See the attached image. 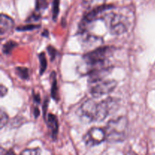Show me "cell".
Returning <instances> with one entry per match:
<instances>
[{"mask_svg": "<svg viewBox=\"0 0 155 155\" xmlns=\"http://www.w3.org/2000/svg\"><path fill=\"white\" fill-rule=\"evenodd\" d=\"M114 48L100 46L86 53L77 66V71L81 75H89L98 68L106 66L107 58L113 54Z\"/></svg>", "mask_w": 155, "mask_h": 155, "instance_id": "1", "label": "cell"}, {"mask_svg": "<svg viewBox=\"0 0 155 155\" xmlns=\"http://www.w3.org/2000/svg\"><path fill=\"white\" fill-rule=\"evenodd\" d=\"M128 128V119L121 116L109 121L104 128L106 133V140L111 143L123 142L127 137Z\"/></svg>", "mask_w": 155, "mask_h": 155, "instance_id": "2", "label": "cell"}, {"mask_svg": "<svg viewBox=\"0 0 155 155\" xmlns=\"http://www.w3.org/2000/svg\"><path fill=\"white\" fill-rule=\"evenodd\" d=\"M104 20L108 22V28L111 34L119 36L128 30L130 22L125 15L114 13L110 11Z\"/></svg>", "mask_w": 155, "mask_h": 155, "instance_id": "3", "label": "cell"}, {"mask_svg": "<svg viewBox=\"0 0 155 155\" xmlns=\"http://www.w3.org/2000/svg\"><path fill=\"white\" fill-rule=\"evenodd\" d=\"M120 107V100L114 97H108L98 102L95 122H101L111 114L114 113Z\"/></svg>", "mask_w": 155, "mask_h": 155, "instance_id": "4", "label": "cell"}, {"mask_svg": "<svg viewBox=\"0 0 155 155\" xmlns=\"http://www.w3.org/2000/svg\"><path fill=\"white\" fill-rule=\"evenodd\" d=\"M107 139L104 129L92 127L83 136V141L87 146L93 147L100 145Z\"/></svg>", "mask_w": 155, "mask_h": 155, "instance_id": "5", "label": "cell"}, {"mask_svg": "<svg viewBox=\"0 0 155 155\" xmlns=\"http://www.w3.org/2000/svg\"><path fill=\"white\" fill-rule=\"evenodd\" d=\"M98 102L93 100H87L82 104L80 108V117L84 122H95Z\"/></svg>", "mask_w": 155, "mask_h": 155, "instance_id": "6", "label": "cell"}, {"mask_svg": "<svg viewBox=\"0 0 155 155\" xmlns=\"http://www.w3.org/2000/svg\"><path fill=\"white\" fill-rule=\"evenodd\" d=\"M90 89V93L94 97H101L102 95H107L113 92L117 87V83L114 80H102L96 83L92 84Z\"/></svg>", "mask_w": 155, "mask_h": 155, "instance_id": "7", "label": "cell"}, {"mask_svg": "<svg viewBox=\"0 0 155 155\" xmlns=\"http://www.w3.org/2000/svg\"><path fill=\"white\" fill-rule=\"evenodd\" d=\"M81 44L86 51H90L101 46L103 39L96 35L91 34L86 30H83L81 33Z\"/></svg>", "mask_w": 155, "mask_h": 155, "instance_id": "8", "label": "cell"}, {"mask_svg": "<svg viewBox=\"0 0 155 155\" xmlns=\"http://www.w3.org/2000/svg\"><path fill=\"white\" fill-rule=\"evenodd\" d=\"M112 68L109 66L103 67V68H98L92 71L89 74V83L91 84H94L98 82L102 81L107 75L111 73Z\"/></svg>", "mask_w": 155, "mask_h": 155, "instance_id": "9", "label": "cell"}, {"mask_svg": "<svg viewBox=\"0 0 155 155\" xmlns=\"http://www.w3.org/2000/svg\"><path fill=\"white\" fill-rule=\"evenodd\" d=\"M14 21L8 15L2 14L0 17V36L2 39L7 36L14 27Z\"/></svg>", "mask_w": 155, "mask_h": 155, "instance_id": "10", "label": "cell"}, {"mask_svg": "<svg viewBox=\"0 0 155 155\" xmlns=\"http://www.w3.org/2000/svg\"><path fill=\"white\" fill-rule=\"evenodd\" d=\"M46 122L48 129L51 131V134L53 139H55L56 137H57L59 129L58 120L57 117L53 114L48 113L46 117Z\"/></svg>", "mask_w": 155, "mask_h": 155, "instance_id": "11", "label": "cell"}, {"mask_svg": "<svg viewBox=\"0 0 155 155\" xmlns=\"http://www.w3.org/2000/svg\"><path fill=\"white\" fill-rule=\"evenodd\" d=\"M50 77H51V97H52L53 99L56 100V101H58L59 96H58V82H57V78H56V74L54 71H52V72H51Z\"/></svg>", "mask_w": 155, "mask_h": 155, "instance_id": "12", "label": "cell"}, {"mask_svg": "<svg viewBox=\"0 0 155 155\" xmlns=\"http://www.w3.org/2000/svg\"><path fill=\"white\" fill-rule=\"evenodd\" d=\"M18 45V43L16 42H15L14 40H9L7 42L3 45L2 47V52L4 53L5 54H10L12 51V50L17 47Z\"/></svg>", "mask_w": 155, "mask_h": 155, "instance_id": "13", "label": "cell"}, {"mask_svg": "<svg viewBox=\"0 0 155 155\" xmlns=\"http://www.w3.org/2000/svg\"><path fill=\"white\" fill-rule=\"evenodd\" d=\"M39 73L42 75V74H44V72L45 71L47 68V59L45 54L44 52H41L39 54Z\"/></svg>", "mask_w": 155, "mask_h": 155, "instance_id": "14", "label": "cell"}, {"mask_svg": "<svg viewBox=\"0 0 155 155\" xmlns=\"http://www.w3.org/2000/svg\"><path fill=\"white\" fill-rule=\"evenodd\" d=\"M16 74H18L20 78L23 80H27L30 77V73L29 70L24 67H18L16 68Z\"/></svg>", "mask_w": 155, "mask_h": 155, "instance_id": "15", "label": "cell"}, {"mask_svg": "<svg viewBox=\"0 0 155 155\" xmlns=\"http://www.w3.org/2000/svg\"><path fill=\"white\" fill-rule=\"evenodd\" d=\"M84 1L89 7L94 8L98 7V6L104 5L105 0H84Z\"/></svg>", "mask_w": 155, "mask_h": 155, "instance_id": "16", "label": "cell"}, {"mask_svg": "<svg viewBox=\"0 0 155 155\" xmlns=\"http://www.w3.org/2000/svg\"><path fill=\"white\" fill-rule=\"evenodd\" d=\"M40 27L39 25H36V24H26V25L21 26V27H18L17 28V30L18 31H28V30H33L35 29H37Z\"/></svg>", "mask_w": 155, "mask_h": 155, "instance_id": "17", "label": "cell"}, {"mask_svg": "<svg viewBox=\"0 0 155 155\" xmlns=\"http://www.w3.org/2000/svg\"><path fill=\"white\" fill-rule=\"evenodd\" d=\"M59 5H60V0H54L52 8V17L54 21H56V19L58 18V15Z\"/></svg>", "mask_w": 155, "mask_h": 155, "instance_id": "18", "label": "cell"}, {"mask_svg": "<svg viewBox=\"0 0 155 155\" xmlns=\"http://www.w3.org/2000/svg\"><path fill=\"white\" fill-rule=\"evenodd\" d=\"M8 116L7 114L4 111V110H1V114H0V126L1 128L4 127L6 125L8 122Z\"/></svg>", "mask_w": 155, "mask_h": 155, "instance_id": "19", "label": "cell"}, {"mask_svg": "<svg viewBox=\"0 0 155 155\" xmlns=\"http://www.w3.org/2000/svg\"><path fill=\"white\" fill-rule=\"evenodd\" d=\"M40 153L41 151L39 148H32L24 150L20 155H40Z\"/></svg>", "mask_w": 155, "mask_h": 155, "instance_id": "20", "label": "cell"}, {"mask_svg": "<svg viewBox=\"0 0 155 155\" xmlns=\"http://www.w3.org/2000/svg\"><path fill=\"white\" fill-rule=\"evenodd\" d=\"M47 6L46 0H36V10L39 12L40 9L45 8Z\"/></svg>", "mask_w": 155, "mask_h": 155, "instance_id": "21", "label": "cell"}, {"mask_svg": "<svg viewBox=\"0 0 155 155\" xmlns=\"http://www.w3.org/2000/svg\"><path fill=\"white\" fill-rule=\"evenodd\" d=\"M47 51H48V54H49V57L51 61H53L56 57V54H57V51H56L55 48H54L51 45H48L47 47Z\"/></svg>", "mask_w": 155, "mask_h": 155, "instance_id": "22", "label": "cell"}, {"mask_svg": "<svg viewBox=\"0 0 155 155\" xmlns=\"http://www.w3.org/2000/svg\"><path fill=\"white\" fill-rule=\"evenodd\" d=\"M39 18H40V15L34 13V14H33V15H32L30 18H29L28 21H38Z\"/></svg>", "mask_w": 155, "mask_h": 155, "instance_id": "23", "label": "cell"}, {"mask_svg": "<svg viewBox=\"0 0 155 155\" xmlns=\"http://www.w3.org/2000/svg\"><path fill=\"white\" fill-rule=\"evenodd\" d=\"M7 92H8V89L4 86V85L2 84L1 86H0V95H1V96L2 97L5 96Z\"/></svg>", "mask_w": 155, "mask_h": 155, "instance_id": "24", "label": "cell"}, {"mask_svg": "<svg viewBox=\"0 0 155 155\" xmlns=\"http://www.w3.org/2000/svg\"><path fill=\"white\" fill-rule=\"evenodd\" d=\"M47 106H48V101L45 100V102H44L43 104V114H44V116H46V109H47Z\"/></svg>", "mask_w": 155, "mask_h": 155, "instance_id": "25", "label": "cell"}, {"mask_svg": "<svg viewBox=\"0 0 155 155\" xmlns=\"http://www.w3.org/2000/svg\"><path fill=\"white\" fill-rule=\"evenodd\" d=\"M33 114H34L35 118H37L39 116V109H38V107H35Z\"/></svg>", "mask_w": 155, "mask_h": 155, "instance_id": "26", "label": "cell"}, {"mask_svg": "<svg viewBox=\"0 0 155 155\" xmlns=\"http://www.w3.org/2000/svg\"><path fill=\"white\" fill-rule=\"evenodd\" d=\"M33 98H34V101L35 102L39 103L40 102V97H39V95H33Z\"/></svg>", "mask_w": 155, "mask_h": 155, "instance_id": "27", "label": "cell"}, {"mask_svg": "<svg viewBox=\"0 0 155 155\" xmlns=\"http://www.w3.org/2000/svg\"><path fill=\"white\" fill-rule=\"evenodd\" d=\"M4 155H16V154H15L12 150H11V151H7V152H5V154Z\"/></svg>", "mask_w": 155, "mask_h": 155, "instance_id": "28", "label": "cell"}, {"mask_svg": "<svg viewBox=\"0 0 155 155\" xmlns=\"http://www.w3.org/2000/svg\"><path fill=\"white\" fill-rule=\"evenodd\" d=\"M42 36H47L48 35V30H44L43 33H42Z\"/></svg>", "mask_w": 155, "mask_h": 155, "instance_id": "29", "label": "cell"}]
</instances>
